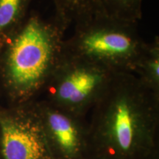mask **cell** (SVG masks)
I'll return each mask as SVG.
<instances>
[{
    "instance_id": "obj_1",
    "label": "cell",
    "mask_w": 159,
    "mask_h": 159,
    "mask_svg": "<svg viewBox=\"0 0 159 159\" xmlns=\"http://www.w3.org/2000/svg\"><path fill=\"white\" fill-rule=\"evenodd\" d=\"M87 119V159H158L159 94L134 73H116Z\"/></svg>"
},
{
    "instance_id": "obj_2",
    "label": "cell",
    "mask_w": 159,
    "mask_h": 159,
    "mask_svg": "<svg viewBox=\"0 0 159 159\" xmlns=\"http://www.w3.org/2000/svg\"><path fill=\"white\" fill-rule=\"evenodd\" d=\"M65 33L54 18L31 13L6 41L0 58L2 77L16 105L41 96L63 55Z\"/></svg>"
},
{
    "instance_id": "obj_3",
    "label": "cell",
    "mask_w": 159,
    "mask_h": 159,
    "mask_svg": "<svg viewBox=\"0 0 159 159\" xmlns=\"http://www.w3.org/2000/svg\"><path fill=\"white\" fill-rule=\"evenodd\" d=\"M147 43L137 23L103 16L75 27L64 39L63 52L114 72L134 74Z\"/></svg>"
},
{
    "instance_id": "obj_4",
    "label": "cell",
    "mask_w": 159,
    "mask_h": 159,
    "mask_svg": "<svg viewBox=\"0 0 159 159\" xmlns=\"http://www.w3.org/2000/svg\"><path fill=\"white\" fill-rule=\"evenodd\" d=\"M117 72L65 54L39 98L80 116H87Z\"/></svg>"
},
{
    "instance_id": "obj_5",
    "label": "cell",
    "mask_w": 159,
    "mask_h": 159,
    "mask_svg": "<svg viewBox=\"0 0 159 159\" xmlns=\"http://www.w3.org/2000/svg\"><path fill=\"white\" fill-rule=\"evenodd\" d=\"M2 159H52L34 102L0 112Z\"/></svg>"
},
{
    "instance_id": "obj_6",
    "label": "cell",
    "mask_w": 159,
    "mask_h": 159,
    "mask_svg": "<svg viewBox=\"0 0 159 159\" xmlns=\"http://www.w3.org/2000/svg\"><path fill=\"white\" fill-rule=\"evenodd\" d=\"M52 159H87V116L60 108L47 101H34Z\"/></svg>"
},
{
    "instance_id": "obj_7",
    "label": "cell",
    "mask_w": 159,
    "mask_h": 159,
    "mask_svg": "<svg viewBox=\"0 0 159 159\" xmlns=\"http://www.w3.org/2000/svg\"><path fill=\"white\" fill-rule=\"evenodd\" d=\"M54 19L65 32L91 20L107 16L99 0H52Z\"/></svg>"
},
{
    "instance_id": "obj_8",
    "label": "cell",
    "mask_w": 159,
    "mask_h": 159,
    "mask_svg": "<svg viewBox=\"0 0 159 159\" xmlns=\"http://www.w3.org/2000/svg\"><path fill=\"white\" fill-rule=\"evenodd\" d=\"M135 75L155 92L159 94V38L154 37L148 42L145 50L139 60Z\"/></svg>"
},
{
    "instance_id": "obj_9",
    "label": "cell",
    "mask_w": 159,
    "mask_h": 159,
    "mask_svg": "<svg viewBox=\"0 0 159 159\" xmlns=\"http://www.w3.org/2000/svg\"><path fill=\"white\" fill-rule=\"evenodd\" d=\"M33 0H0V41L6 43L25 21Z\"/></svg>"
},
{
    "instance_id": "obj_10",
    "label": "cell",
    "mask_w": 159,
    "mask_h": 159,
    "mask_svg": "<svg viewBox=\"0 0 159 159\" xmlns=\"http://www.w3.org/2000/svg\"><path fill=\"white\" fill-rule=\"evenodd\" d=\"M107 16L137 23L142 17L143 0H99Z\"/></svg>"
}]
</instances>
